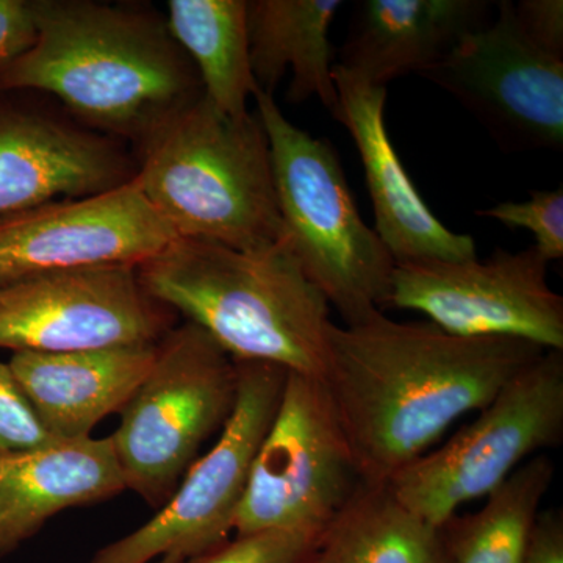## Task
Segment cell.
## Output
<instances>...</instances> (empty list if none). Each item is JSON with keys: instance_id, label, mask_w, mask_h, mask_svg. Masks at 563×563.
<instances>
[{"instance_id": "cell-1", "label": "cell", "mask_w": 563, "mask_h": 563, "mask_svg": "<svg viewBox=\"0 0 563 563\" xmlns=\"http://www.w3.org/2000/svg\"><path fill=\"white\" fill-rule=\"evenodd\" d=\"M544 352L523 340L454 335L377 312L358 324L332 322L321 383L362 483L387 484Z\"/></svg>"}, {"instance_id": "cell-2", "label": "cell", "mask_w": 563, "mask_h": 563, "mask_svg": "<svg viewBox=\"0 0 563 563\" xmlns=\"http://www.w3.org/2000/svg\"><path fill=\"white\" fill-rule=\"evenodd\" d=\"M31 5L35 44L0 73V92H47L85 128L140 147L203 95L154 11L90 0Z\"/></svg>"}, {"instance_id": "cell-3", "label": "cell", "mask_w": 563, "mask_h": 563, "mask_svg": "<svg viewBox=\"0 0 563 563\" xmlns=\"http://www.w3.org/2000/svg\"><path fill=\"white\" fill-rule=\"evenodd\" d=\"M155 301L195 322L236 362H265L320 377L331 306L287 240L261 251L177 239L136 268Z\"/></svg>"}, {"instance_id": "cell-4", "label": "cell", "mask_w": 563, "mask_h": 563, "mask_svg": "<svg viewBox=\"0 0 563 563\" xmlns=\"http://www.w3.org/2000/svg\"><path fill=\"white\" fill-rule=\"evenodd\" d=\"M135 177L177 239L239 251L285 240L257 111L232 118L202 95L141 147Z\"/></svg>"}, {"instance_id": "cell-5", "label": "cell", "mask_w": 563, "mask_h": 563, "mask_svg": "<svg viewBox=\"0 0 563 563\" xmlns=\"http://www.w3.org/2000/svg\"><path fill=\"white\" fill-rule=\"evenodd\" d=\"M257 114L272 151L285 240L344 324L383 312L395 261L363 221L335 147L285 118L273 95L257 90Z\"/></svg>"}, {"instance_id": "cell-6", "label": "cell", "mask_w": 563, "mask_h": 563, "mask_svg": "<svg viewBox=\"0 0 563 563\" xmlns=\"http://www.w3.org/2000/svg\"><path fill=\"white\" fill-rule=\"evenodd\" d=\"M236 393L231 355L195 322L174 325L110 435L125 488L162 509L202 444L231 418Z\"/></svg>"}, {"instance_id": "cell-7", "label": "cell", "mask_w": 563, "mask_h": 563, "mask_svg": "<svg viewBox=\"0 0 563 563\" xmlns=\"http://www.w3.org/2000/svg\"><path fill=\"white\" fill-rule=\"evenodd\" d=\"M563 440V351L517 374L472 422L388 481L404 507L442 528L484 499L529 459Z\"/></svg>"}, {"instance_id": "cell-8", "label": "cell", "mask_w": 563, "mask_h": 563, "mask_svg": "<svg viewBox=\"0 0 563 563\" xmlns=\"http://www.w3.org/2000/svg\"><path fill=\"white\" fill-rule=\"evenodd\" d=\"M236 366L235 407L214 446L192 463L172 498L147 523L107 544L88 563H152L168 554L188 562L229 542L288 374L265 362H236Z\"/></svg>"}, {"instance_id": "cell-9", "label": "cell", "mask_w": 563, "mask_h": 563, "mask_svg": "<svg viewBox=\"0 0 563 563\" xmlns=\"http://www.w3.org/2000/svg\"><path fill=\"white\" fill-rule=\"evenodd\" d=\"M361 483L320 377L288 373L233 533L296 531L318 537Z\"/></svg>"}, {"instance_id": "cell-10", "label": "cell", "mask_w": 563, "mask_h": 563, "mask_svg": "<svg viewBox=\"0 0 563 563\" xmlns=\"http://www.w3.org/2000/svg\"><path fill=\"white\" fill-rule=\"evenodd\" d=\"M536 247L488 261L396 263L387 309L413 310L461 336H507L563 351V298Z\"/></svg>"}, {"instance_id": "cell-11", "label": "cell", "mask_w": 563, "mask_h": 563, "mask_svg": "<svg viewBox=\"0 0 563 563\" xmlns=\"http://www.w3.org/2000/svg\"><path fill=\"white\" fill-rule=\"evenodd\" d=\"M420 76L450 92L504 151L561 150L563 58L526 35L509 0L495 22L466 33Z\"/></svg>"}, {"instance_id": "cell-12", "label": "cell", "mask_w": 563, "mask_h": 563, "mask_svg": "<svg viewBox=\"0 0 563 563\" xmlns=\"http://www.w3.org/2000/svg\"><path fill=\"white\" fill-rule=\"evenodd\" d=\"M174 318L147 295L132 266L0 280V347L13 352L154 344L176 325Z\"/></svg>"}, {"instance_id": "cell-13", "label": "cell", "mask_w": 563, "mask_h": 563, "mask_svg": "<svg viewBox=\"0 0 563 563\" xmlns=\"http://www.w3.org/2000/svg\"><path fill=\"white\" fill-rule=\"evenodd\" d=\"M176 240L133 177L101 195L0 221V280L62 269L139 268Z\"/></svg>"}, {"instance_id": "cell-14", "label": "cell", "mask_w": 563, "mask_h": 563, "mask_svg": "<svg viewBox=\"0 0 563 563\" xmlns=\"http://www.w3.org/2000/svg\"><path fill=\"white\" fill-rule=\"evenodd\" d=\"M136 172L117 139L0 101V221L47 203L101 195Z\"/></svg>"}, {"instance_id": "cell-15", "label": "cell", "mask_w": 563, "mask_h": 563, "mask_svg": "<svg viewBox=\"0 0 563 563\" xmlns=\"http://www.w3.org/2000/svg\"><path fill=\"white\" fill-rule=\"evenodd\" d=\"M339 103L333 118L347 129L361 154L376 231L395 263L476 258L472 235L448 229L422 201L399 161L385 125L387 88L354 79L333 66Z\"/></svg>"}, {"instance_id": "cell-16", "label": "cell", "mask_w": 563, "mask_h": 563, "mask_svg": "<svg viewBox=\"0 0 563 563\" xmlns=\"http://www.w3.org/2000/svg\"><path fill=\"white\" fill-rule=\"evenodd\" d=\"M157 343L66 352H13L9 366L41 426L55 440L91 437L120 413L150 373Z\"/></svg>"}, {"instance_id": "cell-17", "label": "cell", "mask_w": 563, "mask_h": 563, "mask_svg": "<svg viewBox=\"0 0 563 563\" xmlns=\"http://www.w3.org/2000/svg\"><path fill=\"white\" fill-rule=\"evenodd\" d=\"M124 490L110 437L55 440L0 459V558L14 553L55 515L109 501Z\"/></svg>"}, {"instance_id": "cell-18", "label": "cell", "mask_w": 563, "mask_h": 563, "mask_svg": "<svg viewBox=\"0 0 563 563\" xmlns=\"http://www.w3.org/2000/svg\"><path fill=\"white\" fill-rule=\"evenodd\" d=\"M483 0H365L336 65L354 79L388 81L439 62L466 33L488 24Z\"/></svg>"}, {"instance_id": "cell-19", "label": "cell", "mask_w": 563, "mask_h": 563, "mask_svg": "<svg viewBox=\"0 0 563 563\" xmlns=\"http://www.w3.org/2000/svg\"><path fill=\"white\" fill-rule=\"evenodd\" d=\"M340 0H254L247 2V36L252 74L258 88L273 95L290 70L288 101L317 98L336 109L333 46L329 33Z\"/></svg>"}, {"instance_id": "cell-20", "label": "cell", "mask_w": 563, "mask_h": 563, "mask_svg": "<svg viewBox=\"0 0 563 563\" xmlns=\"http://www.w3.org/2000/svg\"><path fill=\"white\" fill-rule=\"evenodd\" d=\"M168 31L190 58L203 96L222 113L242 118L261 90L250 60L246 0H169Z\"/></svg>"}, {"instance_id": "cell-21", "label": "cell", "mask_w": 563, "mask_h": 563, "mask_svg": "<svg viewBox=\"0 0 563 563\" xmlns=\"http://www.w3.org/2000/svg\"><path fill=\"white\" fill-rule=\"evenodd\" d=\"M313 563H446L440 529L393 496L385 484H358L318 537Z\"/></svg>"}, {"instance_id": "cell-22", "label": "cell", "mask_w": 563, "mask_h": 563, "mask_svg": "<svg viewBox=\"0 0 563 563\" xmlns=\"http://www.w3.org/2000/svg\"><path fill=\"white\" fill-rule=\"evenodd\" d=\"M555 476L554 463L536 455L485 496L476 512L440 529L446 563H525L526 544Z\"/></svg>"}, {"instance_id": "cell-23", "label": "cell", "mask_w": 563, "mask_h": 563, "mask_svg": "<svg viewBox=\"0 0 563 563\" xmlns=\"http://www.w3.org/2000/svg\"><path fill=\"white\" fill-rule=\"evenodd\" d=\"M477 217L526 229L536 236V247L548 263L563 257V190L532 191L523 202H501L477 210Z\"/></svg>"}, {"instance_id": "cell-24", "label": "cell", "mask_w": 563, "mask_h": 563, "mask_svg": "<svg viewBox=\"0 0 563 563\" xmlns=\"http://www.w3.org/2000/svg\"><path fill=\"white\" fill-rule=\"evenodd\" d=\"M318 537L296 531L244 533L185 563H313Z\"/></svg>"}, {"instance_id": "cell-25", "label": "cell", "mask_w": 563, "mask_h": 563, "mask_svg": "<svg viewBox=\"0 0 563 563\" xmlns=\"http://www.w3.org/2000/svg\"><path fill=\"white\" fill-rule=\"evenodd\" d=\"M55 442L41 426L11 373L9 363L0 362V459L25 453Z\"/></svg>"}, {"instance_id": "cell-26", "label": "cell", "mask_w": 563, "mask_h": 563, "mask_svg": "<svg viewBox=\"0 0 563 563\" xmlns=\"http://www.w3.org/2000/svg\"><path fill=\"white\" fill-rule=\"evenodd\" d=\"M518 24L543 51L563 58L562 0H521L514 3Z\"/></svg>"}, {"instance_id": "cell-27", "label": "cell", "mask_w": 563, "mask_h": 563, "mask_svg": "<svg viewBox=\"0 0 563 563\" xmlns=\"http://www.w3.org/2000/svg\"><path fill=\"white\" fill-rule=\"evenodd\" d=\"M36 41L31 0H0V73Z\"/></svg>"}, {"instance_id": "cell-28", "label": "cell", "mask_w": 563, "mask_h": 563, "mask_svg": "<svg viewBox=\"0 0 563 563\" xmlns=\"http://www.w3.org/2000/svg\"><path fill=\"white\" fill-rule=\"evenodd\" d=\"M525 563H563L562 510L539 514L526 544Z\"/></svg>"}, {"instance_id": "cell-29", "label": "cell", "mask_w": 563, "mask_h": 563, "mask_svg": "<svg viewBox=\"0 0 563 563\" xmlns=\"http://www.w3.org/2000/svg\"><path fill=\"white\" fill-rule=\"evenodd\" d=\"M187 561H185L184 558H181V555L179 554H168V555H163V558L161 559H157V561H154L152 563H185Z\"/></svg>"}]
</instances>
